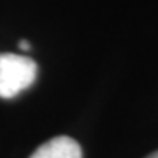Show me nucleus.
Here are the masks:
<instances>
[{"label":"nucleus","mask_w":158,"mask_h":158,"mask_svg":"<svg viewBox=\"0 0 158 158\" xmlns=\"http://www.w3.org/2000/svg\"><path fill=\"white\" fill-rule=\"evenodd\" d=\"M37 63L30 56L0 53V98H14L34 85Z\"/></svg>","instance_id":"obj_1"},{"label":"nucleus","mask_w":158,"mask_h":158,"mask_svg":"<svg viewBox=\"0 0 158 158\" xmlns=\"http://www.w3.org/2000/svg\"><path fill=\"white\" fill-rule=\"evenodd\" d=\"M30 158H83V151L74 139L58 135L40 144Z\"/></svg>","instance_id":"obj_2"},{"label":"nucleus","mask_w":158,"mask_h":158,"mask_svg":"<svg viewBox=\"0 0 158 158\" xmlns=\"http://www.w3.org/2000/svg\"><path fill=\"white\" fill-rule=\"evenodd\" d=\"M19 49H21V51H30V49H32V46H30L28 40L23 39V40H19Z\"/></svg>","instance_id":"obj_3"},{"label":"nucleus","mask_w":158,"mask_h":158,"mask_svg":"<svg viewBox=\"0 0 158 158\" xmlns=\"http://www.w3.org/2000/svg\"><path fill=\"white\" fill-rule=\"evenodd\" d=\"M146 158H158V151L151 153V155H149V156H146Z\"/></svg>","instance_id":"obj_4"}]
</instances>
